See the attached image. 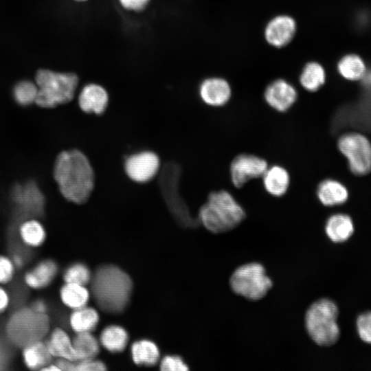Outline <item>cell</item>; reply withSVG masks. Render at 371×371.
<instances>
[{
  "mask_svg": "<svg viewBox=\"0 0 371 371\" xmlns=\"http://www.w3.org/2000/svg\"><path fill=\"white\" fill-rule=\"evenodd\" d=\"M232 91L229 82L221 77H209L200 83L199 95L201 100L207 106L222 107L232 98Z\"/></svg>",
  "mask_w": 371,
  "mask_h": 371,
  "instance_id": "cell-16",
  "label": "cell"
},
{
  "mask_svg": "<svg viewBox=\"0 0 371 371\" xmlns=\"http://www.w3.org/2000/svg\"><path fill=\"white\" fill-rule=\"evenodd\" d=\"M100 320L98 311L87 306L72 310L68 316V325L75 334L91 333L94 330Z\"/></svg>",
  "mask_w": 371,
  "mask_h": 371,
  "instance_id": "cell-24",
  "label": "cell"
},
{
  "mask_svg": "<svg viewBox=\"0 0 371 371\" xmlns=\"http://www.w3.org/2000/svg\"><path fill=\"white\" fill-rule=\"evenodd\" d=\"M72 341L78 360L95 359L100 352L99 341L91 333H76Z\"/></svg>",
  "mask_w": 371,
  "mask_h": 371,
  "instance_id": "cell-29",
  "label": "cell"
},
{
  "mask_svg": "<svg viewBox=\"0 0 371 371\" xmlns=\"http://www.w3.org/2000/svg\"><path fill=\"white\" fill-rule=\"evenodd\" d=\"M53 174L65 199L79 205L89 200L94 188L95 176L82 152L78 149L60 152L56 158Z\"/></svg>",
  "mask_w": 371,
  "mask_h": 371,
  "instance_id": "cell-1",
  "label": "cell"
},
{
  "mask_svg": "<svg viewBox=\"0 0 371 371\" xmlns=\"http://www.w3.org/2000/svg\"><path fill=\"white\" fill-rule=\"evenodd\" d=\"M337 70L344 78L356 80L362 78L366 73L363 60L356 54H348L342 57L337 64Z\"/></svg>",
  "mask_w": 371,
  "mask_h": 371,
  "instance_id": "cell-30",
  "label": "cell"
},
{
  "mask_svg": "<svg viewBox=\"0 0 371 371\" xmlns=\"http://www.w3.org/2000/svg\"><path fill=\"white\" fill-rule=\"evenodd\" d=\"M297 30L295 19L287 14H279L272 18L265 28L266 41L271 46L281 48L294 38Z\"/></svg>",
  "mask_w": 371,
  "mask_h": 371,
  "instance_id": "cell-15",
  "label": "cell"
},
{
  "mask_svg": "<svg viewBox=\"0 0 371 371\" xmlns=\"http://www.w3.org/2000/svg\"><path fill=\"white\" fill-rule=\"evenodd\" d=\"M338 315L339 308L330 299L318 300L308 307L305 314V327L316 344L328 347L338 341L340 337Z\"/></svg>",
  "mask_w": 371,
  "mask_h": 371,
  "instance_id": "cell-5",
  "label": "cell"
},
{
  "mask_svg": "<svg viewBox=\"0 0 371 371\" xmlns=\"http://www.w3.org/2000/svg\"><path fill=\"white\" fill-rule=\"evenodd\" d=\"M49 326L48 314L37 313L30 306L22 307L9 318L6 332L14 344L22 347L30 341L44 339Z\"/></svg>",
  "mask_w": 371,
  "mask_h": 371,
  "instance_id": "cell-6",
  "label": "cell"
},
{
  "mask_svg": "<svg viewBox=\"0 0 371 371\" xmlns=\"http://www.w3.org/2000/svg\"><path fill=\"white\" fill-rule=\"evenodd\" d=\"M261 179L264 190L275 198L285 195L291 184L289 172L279 164L269 166Z\"/></svg>",
  "mask_w": 371,
  "mask_h": 371,
  "instance_id": "cell-21",
  "label": "cell"
},
{
  "mask_svg": "<svg viewBox=\"0 0 371 371\" xmlns=\"http://www.w3.org/2000/svg\"><path fill=\"white\" fill-rule=\"evenodd\" d=\"M109 96L106 89L97 83L85 85L78 96L80 109L87 113L101 115L106 111Z\"/></svg>",
  "mask_w": 371,
  "mask_h": 371,
  "instance_id": "cell-17",
  "label": "cell"
},
{
  "mask_svg": "<svg viewBox=\"0 0 371 371\" xmlns=\"http://www.w3.org/2000/svg\"><path fill=\"white\" fill-rule=\"evenodd\" d=\"M11 199L18 212L27 217H35L44 207L45 198L38 186L33 181L17 183L11 191Z\"/></svg>",
  "mask_w": 371,
  "mask_h": 371,
  "instance_id": "cell-11",
  "label": "cell"
},
{
  "mask_svg": "<svg viewBox=\"0 0 371 371\" xmlns=\"http://www.w3.org/2000/svg\"><path fill=\"white\" fill-rule=\"evenodd\" d=\"M30 306L37 313L48 314L49 306L47 302L43 298H36L34 300Z\"/></svg>",
  "mask_w": 371,
  "mask_h": 371,
  "instance_id": "cell-39",
  "label": "cell"
},
{
  "mask_svg": "<svg viewBox=\"0 0 371 371\" xmlns=\"http://www.w3.org/2000/svg\"><path fill=\"white\" fill-rule=\"evenodd\" d=\"M89 296L85 285L64 282L58 290L61 304L71 311L87 306Z\"/></svg>",
  "mask_w": 371,
  "mask_h": 371,
  "instance_id": "cell-25",
  "label": "cell"
},
{
  "mask_svg": "<svg viewBox=\"0 0 371 371\" xmlns=\"http://www.w3.org/2000/svg\"><path fill=\"white\" fill-rule=\"evenodd\" d=\"M133 361L137 366H155L160 357V352L157 344L149 339H140L133 343L131 348Z\"/></svg>",
  "mask_w": 371,
  "mask_h": 371,
  "instance_id": "cell-26",
  "label": "cell"
},
{
  "mask_svg": "<svg viewBox=\"0 0 371 371\" xmlns=\"http://www.w3.org/2000/svg\"><path fill=\"white\" fill-rule=\"evenodd\" d=\"M55 361L60 371H104L107 369L104 362L95 359L78 361L56 359Z\"/></svg>",
  "mask_w": 371,
  "mask_h": 371,
  "instance_id": "cell-33",
  "label": "cell"
},
{
  "mask_svg": "<svg viewBox=\"0 0 371 371\" xmlns=\"http://www.w3.org/2000/svg\"><path fill=\"white\" fill-rule=\"evenodd\" d=\"M91 272L85 263L75 262L68 265L63 271L62 278L64 282L74 283L86 286L90 283Z\"/></svg>",
  "mask_w": 371,
  "mask_h": 371,
  "instance_id": "cell-32",
  "label": "cell"
},
{
  "mask_svg": "<svg viewBox=\"0 0 371 371\" xmlns=\"http://www.w3.org/2000/svg\"><path fill=\"white\" fill-rule=\"evenodd\" d=\"M246 218V212L226 190L211 192L199 208V223L210 232L223 234L236 228Z\"/></svg>",
  "mask_w": 371,
  "mask_h": 371,
  "instance_id": "cell-3",
  "label": "cell"
},
{
  "mask_svg": "<svg viewBox=\"0 0 371 371\" xmlns=\"http://www.w3.org/2000/svg\"><path fill=\"white\" fill-rule=\"evenodd\" d=\"M295 87L284 79L271 82L264 91V99L267 105L278 113L289 111L297 100Z\"/></svg>",
  "mask_w": 371,
  "mask_h": 371,
  "instance_id": "cell-14",
  "label": "cell"
},
{
  "mask_svg": "<svg viewBox=\"0 0 371 371\" xmlns=\"http://www.w3.org/2000/svg\"><path fill=\"white\" fill-rule=\"evenodd\" d=\"M17 268L11 256L0 253V284L8 286L14 280Z\"/></svg>",
  "mask_w": 371,
  "mask_h": 371,
  "instance_id": "cell-34",
  "label": "cell"
},
{
  "mask_svg": "<svg viewBox=\"0 0 371 371\" xmlns=\"http://www.w3.org/2000/svg\"><path fill=\"white\" fill-rule=\"evenodd\" d=\"M316 196L323 205L332 207L345 203L348 192L346 188L339 181L326 179L317 185Z\"/></svg>",
  "mask_w": 371,
  "mask_h": 371,
  "instance_id": "cell-22",
  "label": "cell"
},
{
  "mask_svg": "<svg viewBox=\"0 0 371 371\" xmlns=\"http://www.w3.org/2000/svg\"><path fill=\"white\" fill-rule=\"evenodd\" d=\"M38 94V87L35 81L21 80L12 88V97L21 106H28L35 103Z\"/></svg>",
  "mask_w": 371,
  "mask_h": 371,
  "instance_id": "cell-31",
  "label": "cell"
},
{
  "mask_svg": "<svg viewBox=\"0 0 371 371\" xmlns=\"http://www.w3.org/2000/svg\"><path fill=\"white\" fill-rule=\"evenodd\" d=\"M232 291L248 300L264 298L273 286V282L266 274L263 265L249 262L237 267L229 278Z\"/></svg>",
  "mask_w": 371,
  "mask_h": 371,
  "instance_id": "cell-7",
  "label": "cell"
},
{
  "mask_svg": "<svg viewBox=\"0 0 371 371\" xmlns=\"http://www.w3.org/2000/svg\"><path fill=\"white\" fill-rule=\"evenodd\" d=\"M160 169L157 155L151 151H143L128 157L124 163L127 176L137 183H146L153 179Z\"/></svg>",
  "mask_w": 371,
  "mask_h": 371,
  "instance_id": "cell-12",
  "label": "cell"
},
{
  "mask_svg": "<svg viewBox=\"0 0 371 371\" xmlns=\"http://www.w3.org/2000/svg\"><path fill=\"white\" fill-rule=\"evenodd\" d=\"M38 87L35 104L52 109L71 102L75 97L80 78L73 71H58L39 68L34 76Z\"/></svg>",
  "mask_w": 371,
  "mask_h": 371,
  "instance_id": "cell-4",
  "label": "cell"
},
{
  "mask_svg": "<svg viewBox=\"0 0 371 371\" xmlns=\"http://www.w3.org/2000/svg\"><path fill=\"white\" fill-rule=\"evenodd\" d=\"M326 73L324 67L319 63L311 61L303 67L300 75V85L307 91H318L325 83Z\"/></svg>",
  "mask_w": 371,
  "mask_h": 371,
  "instance_id": "cell-28",
  "label": "cell"
},
{
  "mask_svg": "<svg viewBox=\"0 0 371 371\" xmlns=\"http://www.w3.org/2000/svg\"><path fill=\"white\" fill-rule=\"evenodd\" d=\"M337 146L353 173L363 175L371 170V143L366 137L357 133H346L339 137Z\"/></svg>",
  "mask_w": 371,
  "mask_h": 371,
  "instance_id": "cell-9",
  "label": "cell"
},
{
  "mask_svg": "<svg viewBox=\"0 0 371 371\" xmlns=\"http://www.w3.org/2000/svg\"><path fill=\"white\" fill-rule=\"evenodd\" d=\"M357 333L365 343L371 344V311L359 315L356 321Z\"/></svg>",
  "mask_w": 371,
  "mask_h": 371,
  "instance_id": "cell-35",
  "label": "cell"
},
{
  "mask_svg": "<svg viewBox=\"0 0 371 371\" xmlns=\"http://www.w3.org/2000/svg\"><path fill=\"white\" fill-rule=\"evenodd\" d=\"M181 168L175 162H168L160 172L159 184L166 204L176 221L186 227H196L200 223L192 218L183 199L180 196L179 183Z\"/></svg>",
  "mask_w": 371,
  "mask_h": 371,
  "instance_id": "cell-8",
  "label": "cell"
},
{
  "mask_svg": "<svg viewBox=\"0 0 371 371\" xmlns=\"http://www.w3.org/2000/svg\"><path fill=\"white\" fill-rule=\"evenodd\" d=\"M16 235L23 247L37 249L44 245L47 234L44 225L37 218L27 217L19 223Z\"/></svg>",
  "mask_w": 371,
  "mask_h": 371,
  "instance_id": "cell-19",
  "label": "cell"
},
{
  "mask_svg": "<svg viewBox=\"0 0 371 371\" xmlns=\"http://www.w3.org/2000/svg\"><path fill=\"white\" fill-rule=\"evenodd\" d=\"M269 166L268 161L258 155L244 153L236 155L229 167L233 186L241 188L249 181L261 178Z\"/></svg>",
  "mask_w": 371,
  "mask_h": 371,
  "instance_id": "cell-10",
  "label": "cell"
},
{
  "mask_svg": "<svg viewBox=\"0 0 371 371\" xmlns=\"http://www.w3.org/2000/svg\"><path fill=\"white\" fill-rule=\"evenodd\" d=\"M44 339L54 359L78 361L72 337L65 328L56 326L50 329Z\"/></svg>",
  "mask_w": 371,
  "mask_h": 371,
  "instance_id": "cell-18",
  "label": "cell"
},
{
  "mask_svg": "<svg viewBox=\"0 0 371 371\" xmlns=\"http://www.w3.org/2000/svg\"><path fill=\"white\" fill-rule=\"evenodd\" d=\"M90 284L94 301L102 311L119 314L128 305L133 281L120 267L112 264L100 266L92 275Z\"/></svg>",
  "mask_w": 371,
  "mask_h": 371,
  "instance_id": "cell-2",
  "label": "cell"
},
{
  "mask_svg": "<svg viewBox=\"0 0 371 371\" xmlns=\"http://www.w3.org/2000/svg\"><path fill=\"white\" fill-rule=\"evenodd\" d=\"M12 301V295L7 286L0 284V316L10 309Z\"/></svg>",
  "mask_w": 371,
  "mask_h": 371,
  "instance_id": "cell-38",
  "label": "cell"
},
{
  "mask_svg": "<svg viewBox=\"0 0 371 371\" xmlns=\"http://www.w3.org/2000/svg\"><path fill=\"white\" fill-rule=\"evenodd\" d=\"M11 257L17 269H21L26 262L24 256L21 253L15 252Z\"/></svg>",
  "mask_w": 371,
  "mask_h": 371,
  "instance_id": "cell-40",
  "label": "cell"
},
{
  "mask_svg": "<svg viewBox=\"0 0 371 371\" xmlns=\"http://www.w3.org/2000/svg\"><path fill=\"white\" fill-rule=\"evenodd\" d=\"M117 1L125 11L141 13L148 8L151 0H117Z\"/></svg>",
  "mask_w": 371,
  "mask_h": 371,
  "instance_id": "cell-37",
  "label": "cell"
},
{
  "mask_svg": "<svg viewBox=\"0 0 371 371\" xmlns=\"http://www.w3.org/2000/svg\"><path fill=\"white\" fill-rule=\"evenodd\" d=\"M352 218L345 214H335L329 216L325 225V232L328 238L335 243L348 240L354 232Z\"/></svg>",
  "mask_w": 371,
  "mask_h": 371,
  "instance_id": "cell-23",
  "label": "cell"
},
{
  "mask_svg": "<svg viewBox=\"0 0 371 371\" xmlns=\"http://www.w3.org/2000/svg\"><path fill=\"white\" fill-rule=\"evenodd\" d=\"M21 358L23 366L30 370L41 371L54 361L45 339L30 341L21 347Z\"/></svg>",
  "mask_w": 371,
  "mask_h": 371,
  "instance_id": "cell-20",
  "label": "cell"
},
{
  "mask_svg": "<svg viewBox=\"0 0 371 371\" xmlns=\"http://www.w3.org/2000/svg\"><path fill=\"white\" fill-rule=\"evenodd\" d=\"M160 370L163 371H186L188 370V365L179 355H166L162 358L159 363Z\"/></svg>",
  "mask_w": 371,
  "mask_h": 371,
  "instance_id": "cell-36",
  "label": "cell"
},
{
  "mask_svg": "<svg viewBox=\"0 0 371 371\" xmlns=\"http://www.w3.org/2000/svg\"><path fill=\"white\" fill-rule=\"evenodd\" d=\"M73 1H76L77 3H85V2H87L88 1H89V0H73Z\"/></svg>",
  "mask_w": 371,
  "mask_h": 371,
  "instance_id": "cell-42",
  "label": "cell"
},
{
  "mask_svg": "<svg viewBox=\"0 0 371 371\" xmlns=\"http://www.w3.org/2000/svg\"><path fill=\"white\" fill-rule=\"evenodd\" d=\"M60 371V368L57 366L55 360L49 363L45 368H43L41 371Z\"/></svg>",
  "mask_w": 371,
  "mask_h": 371,
  "instance_id": "cell-41",
  "label": "cell"
},
{
  "mask_svg": "<svg viewBox=\"0 0 371 371\" xmlns=\"http://www.w3.org/2000/svg\"><path fill=\"white\" fill-rule=\"evenodd\" d=\"M129 337L126 330L119 325L105 327L100 336V344L109 352L120 353L126 348Z\"/></svg>",
  "mask_w": 371,
  "mask_h": 371,
  "instance_id": "cell-27",
  "label": "cell"
},
{
  "mask_svg": "<svg viewBox=\"0 0 371 371\" xmlns=\"http://www.w3.org/2000/svg\"><path fill=\"white\" fill-rule=\"evenodd\" d=\"M59 273V266L50 258L38 260L27 269L22 276L23 284L35 291L48 288L56 280Z\"/></svg>",
  "mask_w": 371,
  "mask_h": 371,
  "instance_id": "cell-13",
  "label": "cell"
}]
</instances>
